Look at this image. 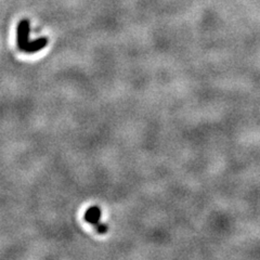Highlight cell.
I'll use <instances>...</instances> for the list:
<instances>
[{
  "mask_svg": "<svg viewBox=\"0 0 260 260\" xmlns=\"http://www.w3.org/2000/svg\"><path fill=\"white\" fill-rule=\"evenodd\" d=\"M47 45H48V39L46 37H41V38L29 41L23 51L26 52V54H35V52H38L41 49H44V48L47 47Z\"/></svg>",
  "mask_w": 260,
  "mask_h": 260,
  "instance_id": "cell-3",
  "label": "cell"
},
{
  "mask_svg": "<svg viewBox=\"0 0 260 260\" xmlns=\"http://www.w3.org/2000/svg\"><path fill=\"white\" fill-rule=\"evenodd\" d=\"M95 230L99 233V234H105L109 230V226L104 222H100V224L95 227Z\"/></svg>",
  "mask_w": 260,
  "mask_h": 260,
  "instance_id": "cell-4",
  "label": "cell"
},
{
  "mask_svg": "<svg viewBox=\"0 0 260 260\" xmlns=\"http://www.w3.org/2000/svg\"><path fill=\"white\" fill-rule=\"evenodd\" d=\"M29 31H30V23L29 20H22L20 21L18 24V29H17V41H18V47L20 50H24L25 46L28 45L29 41Z\"/></svg>",
  "mask_w": 260,
  "mask_h": 260,
  "instance_id": "cell-1",
  "label": "cell"
},
{
  "mask_svg": "<svg viewBox=\"0 0 260 260\" xmlns=\"http://www.w3.org/2000/svg\"><path fill=\"white\" fill-rule=\"evenodd\" d=\"M101 216H102V211L98 205H93L86 210V213L84 215V218L88 224L92 225L94 228L100 224Z\"/></svg>",
  "mask_w": 260,
  "mask_h": 260,
  "instance_id": "cell-2",
  "label": "cell"
}]
</instances>
